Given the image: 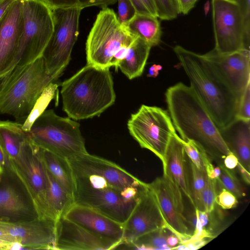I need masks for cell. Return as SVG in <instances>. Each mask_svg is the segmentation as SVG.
<instances>
[{
    "label": "cell",
    "instance_id": "35",
    "mask_svg": "<svg viewBox=\"0 0 250 250\" xmlns=\"http://www.w3.org/2000/svg\"><path fill=\"white\" fill-rule=\"evenodd\" d=\"M217 179L207 177L202 197L204 210L207 212H211L215 207V199L217 193Z\"/></svg>",
    "mask_w": 250,
    "mask_h": 250
},
{
    "label": "cell",
    "instance_id": "25",
    "mask_svg": "<svg viewBox=\"0 0 250 250\" xmlns=\"http://www.w3.org/2000/svg\"><path fill=\"white\" fill-rule=\"evenodd\" d=\"M40 148L42 161L46 168L73 199L74 178L68 159Z\"/></svg>",
    "mask_w": 250,
    "mask_h": 250
},
{
    "label": "cell",
    "instance_id": "16",
    "mask_svg": "<svg viewBox=\"0 0 250 250\" xmlns=\"http://www.w3.org/2000/svg\"><path fill=\"white\" fill-rule=\"evenodd\" d=\"M56 223L37 217L14 222L0 220V228L25 250H56Z\"/></svg>",
    "mask_w": 250,
    "mask_h": 250
},
{
    "label": "cell",
    "instance_id": "47",
    "mask_svg": "<svg viewBox=\"0 0 250 250\" xmlns=\"http://www.w3.org/2000/svg\"><path fill=\"white\" fill-rule=\"evenodd\" d=\"M162 69V66L161 65L154 64L149 67L147 76L155 78L158 75L159 71Z\"/></svg>",
    "mask_w": 250,
    "mask_h": 250
},
{
    "label": "cell",
    "instance_id": "26",
    "mask_svg": "<svg viewBox=\"0 0 250 250\" xmlns=\"http://www.w3.org/2000/svg\"><path fill=\"white\" fill-rule=\"evenodd\" d=\"M158 18L156 16L136 13L125 26L132 35L152 47L160 43L162 36Z\"/></svg>",
    "mask_w": 250,
    "mask_h": 250
},
{
    "label": "cell",
    "instance_id": "5",
    "mask_svg": "<svg viewBox=\"0 0 250 250\" xmlns=\"http://www.w3.org/2000/svg\"><path fill=\"white\" fill-rule=\"evenodd\" d=\"M27 132L37 146L68 160L88 152L80 124L53 109L45 110Z\"/></svg>",
    "mask_w": 250,
    "mask_h": 250
},
{
    "label": "cell",
    "instance_id": "50",
    "mask_svg": "<svg viewBox=\"0 0 250 250\" xmlns=\"http://www.w3.org/2000/svg\"><path fill=\"white\" fill-rule=\"evenodd\" d=\"M0 239H3L9 242H15L13 239L9 235L6 234L0 228Z\"/></svg>",
    "mask_w": 250,
    "mask_h": 250
},
{
    "label": "cell",
    "instance_id": "12",
    "mask_svg": "<svg viewBox=\"0 0 250 250\" xmlns=\"http://www.w3.org/2000/svg\"><path fill=\"white\" fill-rule=\"evenodd\" d=\"M211 5L214 49L226 54L244 49L245 26L238 2L235 0H211Z\"/></svg>",
    "mask_w": 250,
    "mask_h": 250
},
{
    "label": "cell",
    "instance_id": "4",
    "mask_svg": "<svg viewBox=\"0 0 250 250\" xmlns=\"http://www.w3.org/2000/svg\"><path fill=\"white\" fill-rule=\"evenodd\" d=\"M57 78L47 72L42 56L0 78V113L25 120L43 90Z\"/></svg>",
    "mask_w": 250,
    "mask_h": 250
},
{
    "label": "cell",
    "instance_id": "23",
    "mask_svg": "<svg viewBox=\"0 0 250 250\" xmlns=\"http://www.w3.org/2000/svg\"><path fill=\"white\" fill-rule=\"evenodd\" d=\"M219 131L229 148L234 150L239 161L250 172V121L235 119Z\"/></svg>",
    "mask_w": 250,
    "mask_h": 250
},
{
    "label": "cell",
    "instance_id": "27",
    "mask_svg": "<svg viewBox=\"0 0 250 250\" xmlns=\"http://www.w3.org/2000/svg\"><path fill=\"white\" fill-rule=\"evenodd\" d=\"M28 137V132L22 128V124L0 121V146L8 161L17 157Z\"/></svg>",
    "mask_w": 250,
    "mask_h": 250
},
{
    "label": "cell",
    "instance_id": "33",
    "mask_svg": "<svg viewBox=\"0 0 250 250\" xmlns=\"http://www.w3.org/2000/svg\"><path fill=\"white\" fill-rule=\"evenodd\" d=\"M219 167L220 174L217 180L220 187L232 193L237 198L244 196V188L235 175L224 165H220Z\"/></svg>",
    "mask_w": 250,
    "mask_h": 250
},
{
    "label": "cell",
    "instance_id": "45",
    "mask_svg": "<svg viewBox=\"0 0 250 250\" xmlns=\"http://www.w3.org/2000/svg\"><path fill=\"white\" fill-rule=\"evenodd\" d=\"M236 167H237V168L239 170L244 181L246 183V184L249 185L250 183V172L244 167L239 161L238 162Z\"/></svg>",
    "mask_w": 250,
    "mask_h": 250
},
{
    "label": "cell",
    "instance_id": "2",
    "mask_svg": "<svg viewBox=\"0 0 250 250\" xmlns=\"http://www.w3.org/2000/svg\"><path fill=\"white\" fill-rule=\"evenodd\" d=\"M174 52L195 92L214 122L222 129L235 119L239 99L223 82L203 54L180 45Z\"/></svg>",
    "mask_w": 250,
    "mask_h": 250
},
{
    "label": "cell",
    "instance_id": "36",
    "mask_svg": "<svg viewBox=\"0 0 250 250\" xmlns=\"http://www.w3.org/2000/svg\"><path fill=\"white\" fill-rule=\"evenodd\" d=\"M181 142L183 145L185 153L190 161L199 169L206 171L201 157L202 151L205 148L192 140H188L185 141L181 139Z\"/></svg>",
    "mask_w": 250,
    "mask_h": 250
},
{
    "label": "cell",
    "instance_id": "46",
    "mask_svg": "<svg viewBox=\"0 0 250 250\" xmlns=\"http://www.w3.org/2000/svg\"><path fill=\"white\" fill-rule=\"evenodd\" d=\"M167 242L170 250H172L174 247L180 244V241L178 238L172 232L169 233L167 236Z\"/></svg>",
    "mask_w": 250,
    "mask_h": 250
},
{
    "label": "cell",
    "instance_id": "40",
    "mask_svg": "<svg viewBox=\"0 0 250 250\" xmlns=\"http://www.w3.org/2000/svg\"><path fill=\"white\" fill-rule=\"evenodd\" d=\"M215 202L216 204L224 209L233 208L238 204L237 197L232 193L223 188L219 192H217Z\"/></svg>",
    "mask_w": 250,
    "mask_h": 250
},
{
    "label": "cell",
    "instance_id": "38",
    "mask_svg": "<svg viewBox=\"0 0 250 250\" xmlns=\"http://www.w3.org/2000/svg\"><path fill=\"white\" fill-rule=\"evenodd\" d=\"M118 2V20L125 26L137 13L130 0H117Z\"/></svg>",
    "mask_w": 250,
    "mask_h": 250
},
{
    "label": "cell",
    "instance_id": "44",
    "mask_svg": "<svg viewBox=\"0 0 250 250\" xmlns=\"http://www.w3.org/2000/svg\"><path fill=\"white\" fill-rule=\"evenodd\" d=\"M8 164V159L0 146V175H2L7 168Z\"/></svg>",
    "mask_w": 250,
    "mask_h": 250
},
{
    "label": "cell",
    "instance_id": "30",
    "mask_svg": "<svg viewBox=\"0 0 250 250\" xmlns=\"http://www.w3.org/2000/svg\"><path fill=\"white\" fill-rule=\"evenodd\" d=\"M57 87L58 85L53 83L43 90L22 124V128L24 131H29L34 122L45 110L51 101L55 98Z\"/></svg>",
    "mask_w": 250,
    "mask_h": 250
},
{
    "label": "cell",
    "instance_id": "15",
    "mask_svg": "<svg viewBox=\"0 0 250 250\" xmlns=\"http://www.w3.org/2000/svg\"><path fill=\"white\" fill-rule=\"evenodd\" d=\"M218 76L239 100L250 83V51L222 54L214 49L203 54Z\"/></svg>",
    "mask_w": 250,
    "mask_h": 250
},
{
    "label": "cell",
    "instance_id": "20",
    "mask_svg": "<svg viewBox=\"0 0 250 250\" xmlns=\"http://www.w3.org/2000/svg\"><path fill=\"white\" fill-rule=\"evenodd\" d=\"M64 217L99 236L117 242L119 247L122 244L123 224L97 210L74 204Z\"/></svg>",
    "mask_w": 250,
    "mask_h": 250
},
{
    "label": "cell",
    "instance_id": "24",
    "mask_svg": "<svg viewBox=\"0 0 250 250\" xmlns=\"http://www.w3.org/2000/svg\"><path fill=\"white\" fill-rule=\"evenodd\" d=\"M151 47L144 40L136 37L118 68L129 79L140 77L143 73Z\"/></svg>",
    "mask_w": 250,
    "mask_h": 250
},
{
    "label": "cell",
    "instance_id": "6",
    "mask_svg": "<svg viewBox=\"0 0 250 250\" xmlns=\"http://www.w3.org/2000/svg\"><path fill=\"white\" fill-rule=\"evenodd\" d=\"M7 168L23 186L37 218L56 222L47 200L45 167L40 148L29 136L17 157L8 160Z\"/></svg>",
    "mask_w": 250,
    "mask_h": 250
},
{
    "label": "cell",
    "instance_id": "21",
    "mask_svg": "<svg viewBox=\"0 0 250 250\" xmlns=\"http://www.w3.org/2000/svg\"><path fill=\"white\" fill-rule=\"evenodd\" d=\"M186 156L181 138L176 133L171 137L166 151L163 173L179 186L194 208Z\"/></svg>",
    "mask_w": 250,
    "mask_h": 250
},
{
    "label": "cell",
    "instance_id": "22",
    "mask_svg": "<svg viewBox=\"0 0 250 250\" xmlns=\"http://www.w3.org/2000/svg\"><path fill=\"white\" fill-rule=\"evenodd\" d=\"M37 217L18 189L7 182H0V220L18 221Z\"/></svg>",
    "mask_w": 250,
    "mask_h": 250
},
{
    "label": "cell",
    "instance_id": "43",
    "mask_svg": "<svg viewBox=\"0 0 250 250\" xmlns=\"http://www.w3.org/2000/svg\"><path fill=\"white\" fill-rule=\"evenodd\" d=\"M224 160V166L229 169L235 168L239 162L238 158L233 152L227 155Z\"/></svg>",
    "mask_w": 250,
    "mask_h": 250
},
{
    "label": "cell",
    "instance_id": "3",
    "mask_svg": "<svg viewBox=\"0 0 250 250\" xmlns=\"http://www.w3.org/2000/svg\"><path fill=\"white\" fill-rule=\"evenodd\" d=\"M113 84L109 68L87 64L62 83L63 111L74 120L99 116L115 101Z\"/></svg>",
    "mask_w": 250,
    "mask_h": 250
},
{
    "label": "cell",
    "instance_id": "9",
    "mask_svg": "<svg viewBox=\"0 0 250 250\" xmlns=\"http://www.w3.org/2000/svg\"><path fill=\"white\" fill-rule=\"evenodd\" d=\"M24 25L17 49L19 70L42 56L54 29L52 10L42 0H23Z\"/></svg>",
    "mask_w": 250,
    "mask_h": 250
},
{
    "label": "cell",
    "instance_id": "34",
    "mask_svg": "<svg viewBox=\"0 0 250 250\" xmlns=\"http://www.w3.org/2000/svg\"><path fill=\"white\" fill-rule=\"evenodd\" d=\"M154 1L157 17L162 20H173L180 14L176 0H154Z\"/></svg>",
    "mask_w": 250,
    "mask_h": 250
},
{
    "label": "cell",
    "instance_id": "29",
    "mask_svg": "<svg viewBox=\"0 0 250 250\" xmlns=\"http://www.w3.org/2000/svg\"><path fill=\"white\" fill-rule=\"evenodd\" d=\"M167 229L164 228L150 232L125 247L137 250H170L167 242L169 234Z\"/></svg>",
    "mask_w": 250,
    "mask_h": 250
},
{
    "label": "cell",
    "instance_id": "28",
    "mask_svg": "<svg viewBox=\"0 0 250 250\" xmlns=\"http://www.w3.org/2000/svg\"><path fill=\"white\" fill-rule=\"evenodd\" d=\"M44 167L47 200L53 213L58 220L60 217L64 216L74 204V200L55 180L45 165Z\"/></svg>",
    "mask_w": 250,
    "mask_h": 250
},
{
    "label": "cell",
    "instance_id": "13",
    "mask_svg": "<svg viewBox=\"0 0 250 250\" xmlns=\"http://www.w3.org/2000/svg\"><path fill=\"white\" fill-rule=\"evenodd\" d=\"M147 186L153 193L167 224V229L179 239L180 244L192 235L189 223L185 213L183 192L167 175L157 177Z\"/></svg>",
    "mask_w": 250,
    "mask_h": 250
},
{
    "label": "cell",
    "instance_id": "32",
    "mask_svg": "<svg viewBox=\"0 0 250 250\" xmlns=\"http://www.w3.org/2000/svg\"><path fill=\"white\" fill-rule=\"evenodd\" d=\"M190 167L192 179L191 190L194 204V208L204 210L202 197L207 175L206 171L199 169L190 161Z\"/></svg>",
    "mask_w": 250,
    "mask_h": 250
},
{
    "label": "cell",
    "instance_id": "37",
    "mask_svg": "<svg viewBox=\"0 0 250 250\" xmlns=\"http://www.w3.org/2000/svg\"><path fill=\"white\" fill-rule=\"evenodd\" d=\"M236 119L250 121V83L246 86L239 100Z\"/></svg>",
    "mask_w": 250,
    "mask_h": 250
},
{
    "label": "cell",
    "instance_id": "18",
    "mask_svg": "<svg viewBox=\"0 0 250 250\" xmlns=\"http://www.w3.org/2000/svg\"><path fill=\"white\" fill-rule=\"evenodd\" d=\"M119 246L117 242L99 236L64 216L56 223V250H107Z\"/></svg>",
    "mask_w": 250,
    "mask_h": 250
},
{
    "label": "cell",
    "instance_id": "39",
    "mask_svg": "<svg viewBox=\"0 0 250 250\" xmlns=\"http://www.w3.org/2000/svg\"><path fill=\"white\" fill-rule=\"evenodd\" d=\"M239 5L245 26L244 49L250 50V0H235Z\"/></svg>",
    "mask_w": 250,
    "mask_h": 250
},
{
    "label": "cell",
    "instance_id": "48",
    "mask_svg": "<svg viewBox=\"0 0 250 250\" xmlns=\"http://www.w3.org/2000/svg\"><path fill=\"white\" fill-rule=\"evenodd\" d=\"M15 0H0V19L11 4Z\"/></svg>",
    "mask_w": 250,
    "mask_h": 250
},
{
    "label": "cell",
    "instance_id": "31",
    "mask_svg": "<svg viewBox=\"0 0 250 250\" xmlns=\"http://www.w3.org/2000/svg\"><path fill=\"white\" fill-rule=\"evenodd\" d=\"M51 9L79 8L83 9L90 6L102 8L112 5L117 0H42Z\"/></svg>",
    "mask_w": 250,
    "mask_h": 250
},
{
    "label": "cell",
    "instance_id": "17",
    "mask_svg": "<svg viewBox=\"0 0 250 250\" xmlns=\"http://www.w3.org/2000/svg\"><path fill=\"white\" fill-rule=\"evenodd\" d=\"M23 0H16L0 19V78L15 66L24 19Z\"/></svg>",
    "mask_w": 250,
    "mask_h": 250
},
{
    "label": "cell",
    "instance_id": "1",
    "mask_svg": "<svg viewBox=\"0 0 250 250\" xmlns=\"http://www.w3.org/2000/svg\"><path fill=\"white\" fill-rule=\"evenodd\" d=\"M168 113L184 141L192 140L206 151L223 157L233 152L207 110L190 86L178 83L165 93Z\"/></svg>",
    "mask_w": 250,
    "mask_h": 250
},
{
    "label": "cell",
    "instance_id": "41",
    "mask_svg": "<svg viewBox=\"0 0 250 250\" xmlns=\"http://www.w3.org/2000/svg\"><path fill=\"white\" fill-rule=\"evenodd\" d=\"M136 13L157 16L156 7L154 0H130Z\"/></svg>",
    "mask_w": 250,
    "mask_h": 250
},
{
    "label": "cell",
    "instance_id": "7",
    "mask_svg": "<svg viewBox=\"0 0 250 250\" xmlns=\"http://www.w3.org/2000/svg\"><path fill=\"white\" fill-rule=\"evenodd\" d=\"M72 170L74 204L92 208L124 224L136 202L126 200L123 190L111 185L101 176Z\"/></svg>",
    "mask_w": 250,
    "mask_h": 250
},
{
    "label": "cell",
    "instance_id": "49",
    "mask_svg": "<svg viewBox=\"0 0 250 250\" xmlns=\"http://www.w3.org/2000/svg\"><path fill=\"white\" fill-rule=\"evenodd\" d=\"M12 242L0 239V250H10Z\"/></svg>",
    "mask_w": 250,
    "mask_h": 250
},
{
    "label": "cell",
    "instance_id": "42",
    "mask_svg": "<svg viewBox=\"0 0 250 250\" xmlns=\"http://www.w3.org/2000/svg\"><path fill=\"white\" fill-rule=\"evenodd\" d=\"M180 13L187 14L194 7L198 0H176Z\"/></svg>",
    "mask_w": 250,
    "mask_h": 250
},
{
    "label": "cell",
    "instance_id": "10",
    "mask_svg": "<svg viewBox=\"0 0 250 250\" xmlns=\"http://www.w3.org/2000/svg\"><path fill=\"white\" fill-rule=\"evenodd\" d=\"M127 125L140 146L154 153L163 167L167 146L176 133L168 112L157 106L142 104L131 115Z\"/></svg>",
    "mask_w": 250,
    "mask_h": 250
},
{
    "label": "cell",
    "instance_id": "14",
    "mask_svg": "<svg viewBox=\"0 0 250 250\" xmlns=\"http://www.w3.org/2000/svg\"><path fill=\"white\" fill-rule=\"evenodd\" d=\"M123 226V237L119 247L129 245L150 232L167 229L156 198L146 183L144 182L134 206Z\"/></svg>",
    "mask_w": 250,
    "mask_h": 250
},
{
    "label": "cell",
    "instance_id": "51",
    "mask_svg": "<svg viewBox=\"0 0 250 250\" xmlns=\"http://www.w3.org/2000/svg\"><path fill=\"white\" fill-rule=\"evenodd\" d=\"M2 180V175H0V182H1Z\"/></svg>",
    "mask_w": 250,
    "mask_h": 250
},
{
    "label": "cell",
    "instance_id": "19",
    "mask_svg": "<svg viewBox=\"0 0 250 250\" xmlns=\"http://www.w3.org/2000/svg\"><path fill=\"white\" fill-rule=\"evenodd\" d=\"M68 160L73 170L101 176L122 190L129 187H140L144 182L117 164L88 152Z\"/></svg>",
    "mask_w": 250,
    "mask_h": 250
},
{
    "label": "cell",
    "instance_id": "8",
    "mask_svg": "<svg viewBox=\"0 0 250 250\" xmlns=\"http://www.w3.org/2000/svg\"><path fill=\"white\" fill-rule=\"evenodd\" d=\"M136 37L122 25L114 11L103 8L88 35L85 51L87 64L101 68H109L114 54L122 47L129 46Z\"/></svg>",
    "mask_w": 250,
    "mask_h": 250
},
{
    "label": "cell",
    "instance_id": "11",
    "mask_svg": "<svg viewBox=\"0 0 250 250\" xmlns=\"http://www.w3.org/2000/svg\"><path fill=\"white\" fill-rule=\"evenodd\" d=\"M79 8L52 10L54 29L42 57L48 73L58 78L68 64L79 34Z\"/></svg>",
    "mask_w": 250,
    "mask_h": 250
}]
</instances>
